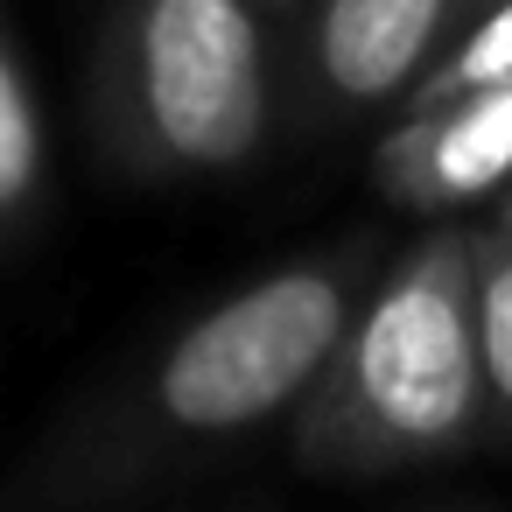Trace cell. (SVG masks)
<instances>
[{"mask_svg":"<svg viewBox=\"0 0 512 512\" xmlns=\"http://www.w3.org/2000/svg\"><path fill=\"white\" fill-rule=\"evenodd\" d=\"M330 337H337V288L330 281H316V274L267 281V288L239 295L232 309H218L169 358L162 400L190 428L253 421L330 351Z\"/></svg>","mask_w":512,"mask_h":512,"instance_id":"obj_1","label":"cell"},{"mask_svg":"<svg viewBox=\"0 0 512 512\" xmlns=\"http://www.w3.org/2000/svg\"><path fill=\"white\" fill-rule=\"evenodd\" d=\"M148 99L162 134L197 162H232L260 134V57L232 0H155Z\"/></svg>","mask_w":512,"mask_h":512,"instance_id":"obj_2","label":"cell"},{"mask_svg":"<svg viewBox=\"0 0 512 512\" xmlns=\"http://www.w3.org/2000/svg\"><path fill=\"white\" fill-rule=\"evenodd\" d=\"M358 372L393 428H407V435L456 428L470 407V337H463L456 295L435 274L393 288L365 330Z\"/></svg>","mask_w":512,"mask_h":512,"instance_id":"obj_3","label":"cell"},{"mask_svg":"<svg viewBox=\"0 0 512 512\" xmlns=\"http://www.w3.org/2000/svg\"><path fill=\"white\" fill-rule=\"evenodd\" d=\"M435 15H442V0H330V22H323L330 78L358 99L393 92L414 71Z\"/></svg>","mask_w":512,"mask_h":512,"instance_id":"obj_4","label":"cell"},{"mask_svg":"<svg viewBox=\"0 0 512 512\" xmlns=\"http://www.w3.org/2000/svg\"><path fill=\"white\" fill-rule=\"evenodd\" d=\"M435 169H442V190H456V197H470L512 169V85H484V99L442 127Z\"/></svg>","mask_w":512,"mask_h":512,"instance_id":"obj_5","label":"cell"},{"mask_svg":"<svg viewBox=\"0 0 512 512\" xmlns=\"http://www.w3.org/2000/svg\"><path fill=\"white\" fill-rule=\"evenodd\" d=\"M36 169V120H29V99L15 85V71L0 64V204H8Z\"/></svg>","mask_w":512,"mask_h":512,"instance_id":"obj_6","label":"cell"},{"mask_svg":"<svg viewBox=\"0 0 512 512\" xmlns=\"http://www.w3.org/2000/svg\"><path fill=\"white\" fill-rule=\"evenodd\" d=\"M456 78H463V85H512V8H498V15L477 29V43L463 50Z\"/></svg>","mask_w":512,"mask_h":512,"instance_id":"obj_7","label":"cell"},{"mask_svg":"<svg viewBox=\"0 0 512 512\" xmlns=\"http://www.w3.org/2000/svg\"><path fill=\"white\" fill-rule=\"evenodd\" d=\"M484 358H491V379L512 393V267L484 295Z\"/></svg>","mask_w":512,"mask_h":512,"instance_id":"obj_8","label":"cell"}]
</instances>
